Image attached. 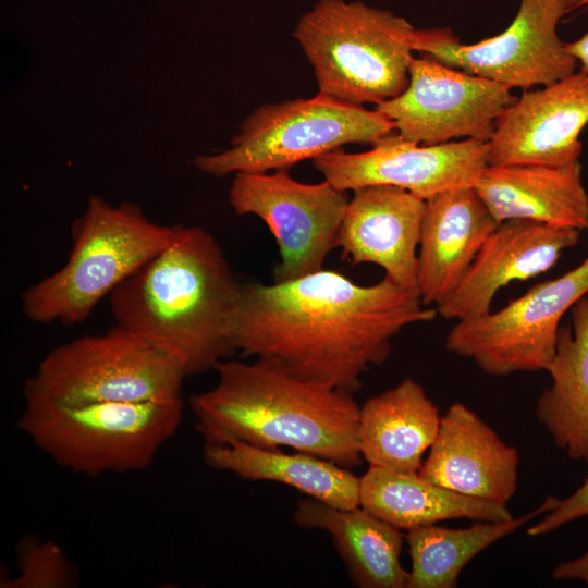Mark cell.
<instances>
[{"label":"cell","instance_id":"obj_1","mask_svg":"<svg viewBox=\"0 0 588 588\" xmlns=\"http://www.w3.org/2000/svg\"><path fill=\"white\" fill-rule=\"evenodd\" d=\"M418 293L384 277L360 285L333 270L242 285L233 346L271 357L294 375L355 393L362 376L390 356L405 327L434 320Z\"/></svg>","mask_w":588,"mask_h":588},{"label":"cell","instance_id":"obj_2","mask_svg":"<svg viewBox=\"0 0 588 588\" xmlns=\"http://www.w3.org/2000/svg\"><path fill=\"white\" fill-rule=\"evenodd\" d=\"M241 290L213 235L176 224L171 242L120 284L110 303L117 324L188 377L215 369L235 352Z\"/></svg>","mask_w":588,"mask_h":588},{"label":"cell","instance_id":"obj_3","mask_svg":"<svg viewBox=\"0 0 588 588\" xmlns=\"http://www.w3.org/2000/svg\"><path fill=\"white\" fill-rule=\"evenodd\" d=\"M217 383L189 399L205 444L235 442L359 466V406L353 393L303 379L279 360H222Z\"/></svg>","mask_w":588,"mask_h":588},{"label":"cell","instance_id":"obj_4","mask_svg":"<svg viewBox=\"0 0 588 588\" xmlns=\"http://www.w3.org/2000/svg\"><path fill=\"white\" fill-rule=\"evenodd\" d=\"M415 27L391 11L318 0L293 36L313 66L318 93L352 105H379L409 79Z\"/></svg>","mask_w":588,"mask_h":588},{"label":"cell","instance_id":"obj_5","mask_svg":"<svg viewBox=\"0 0 588 588\" xmlns=\"http://www.w3.org/2000/svg\"><path fill=\"white\" fill-rule=\"evenodd\" d=\"M174 225L150 221L133 204L88 199L72 226L68 261L22 294L25 316L35 322L75 324L172 240Z\"/></svg>","mask_w":588,"mask_h":588},{"label":"cell","instance_id":"obj_6","mask_svg":"<svg viewBox=\"0 0 588 588\" xmlns=\"http://www.w3.org/2000/svg\"><path fill=\"white\" fill-rule=\"evenodd\" d=\"M19 429L53 462L74 473L142 470L174 436L183 399L65 405L24 394Z\"/></svg>","mask_w":588,"mask_h":588},{"label":"cell","instance_id":"obj_7","mask_svg":"<svg viewBox=\"0 0 588 588\" xmlns=\"http://www.w3.org/2000/svg\"><path fill=\"white\" fill-rule=\"evenodd\" d=\"M394 130L376 108L352 105L317 94L254 110L240 125L231 147L197 156L194 166L210 175L265 173L289 169L346 144H376Z\"/></svg>","mask_w":588,"mask_h":588},{"label":"cell","instance_id":"obj_8","mask_svg":"<svg viewBox=\"0 0 588 588\" xmlns=\"http://www.w3.org/2000/svg\"><path fill=\"white\" fill-rule=\"evenodd\" d=\"M186 377L167 355L115 324L51 350L25 382L24 394L65 405L182 397Z\"/></svg>","mask_w":588,"mask_h":588},{"label":"cell","instance_id":"obj_9","mask_svg":"<svg viewBox=\"0 0 588 588\" xmlns=\"http://www.w3.org/2000/svg\"><path fill=\"white\" fill-rule=\"evenodd\" d=\"M587 293L588 255L574 269L537 283L503 308L456 321L445 348L490 376L547 370L563 316Z\"/></svg>","mask_w":588,"mask_h":588},{"label":"cell","instance_id":"obj_10","mask_svg":"<svg viewBox=\"0 0 588 588\" xmlns=\"http://www.w3.org/2000/svg\"><path fill=\"white\" fill-rule=\"evenodd\" d=\"M568 8L564 0H520L515 17L499 35L464 45L449 28H415L412 47L448 66L529 90L576 72L578 62L558 35Z\"/></svg>","mask_w":588,"mask_h":588},{"label":"cell","instance_id":"obj_11","mask_svg":"<svg viewBox=\"0 0 588 588\" xmlns=\"http://www.w3.org/2000/svg\"><path fill=\"white\" fill-rule=\"evenodd\" d=\"M229 200L236 215H254L269 228L280 254L273 282H283L323 269L326 258L338 247L350 197L326 180L306 184L281 169L235 173Z\"/></svg>","mask_w":588,"mask_h":588},{"label":"cell","instance_id":"obj_12","mask_svg":"<svg viewBox=\"0 0 588 588\" xmlns=\"http://www.w3.org/2000/svg\"><path fill=\"white\" fill-rule=\"evenodd\" d=\"M516 98L497 82L448 66L420 54L399 96L376 106L397 134L420 145L456 138L488 142L503 111Z\"/></svg>","mask_w":588,"mask_h":588},{"label":"cell","instance_id":"obj_13","mask_svg":"<svg viewBox=\"0 0 588 588\" xmlns=\"http://www.w3.org/2000/svg\"><path fill=\"white\" fill-rule=\"evenodd\" d=\"M313 166L342 191L391 185L427 200L449 189L475 186L488 166V142L467 138L420 145L390 133L367 151L340 148L313 159Z\"/></svg>","mask_w":588,"mask_h":588},{"label":"cell","instance_id":"obj_14","mask_svg":"<svg viewBox=\"0 0 588 588\" xmlns=\"http://www.w3.org/2000/svg\"><path fill=\"white\" fill-rule=\"evenodd\" d=\"M588 124V74L579 71L524 90L495 122L488 164L566 166L578 161Z\"/></svg>","mask_w":588,"mask_h":588},{"label":"cell","instance_id":"obj_15","mask_svg":"<svg viewBox=\"0 0 588 588\" xmlns=\"http://www.w3.org/2000/svg\"><path fill=\"white\" fill-rule=\"evenodd\" d=\"M353 192L338 233L342 257L352 265H378L396 285L419 294L417 249L426 200L391 185Z\"/></svg>","mask_w":588,"mask_h":588},{"label":"cell","instance_id":"obj_16","mask_svg":"<svg viewBox=\"0 0 588 588\" xmlns=\"http://www.w3.org/2000/svg\"><path fill=\"white\" fill-rule=\"evenodd\" d=\"M579 236L577 229L529 220L499 223L438 314L460 321L489 313L501 287L549 271Z\"/></svg>","mask_w":588,"mask_h":588},{"label":"cell","instance_id":"obj_17","mask_svg":"<svg viewBox=\"0 0 588 588\" xmlns=\"http://www.w3.org/2000/svg\"><path fill=\"white\" fill-rule=\"evenodd\" d=\"M519 455L473 409L453 403L419 476L467 497L506 505L517 489Z\"/></svg>","mask_w":588,"mask_h":588},{"label":"cell","instance_id":"obj_18","mask_svg":"<svg viewBox=\"0 0 588 588\" xmlns=\"http://www.w3.org/2000/svg\"><path fill=\"white\" fill-rule=\"evenodd\" d=\"M498 224L475 186L426 200L418 247V286L425 306L440 305L456 289Z\"/></svg>","mask_w":588,"mask_h":588},{"label":"cell","instance_id":"obj_19","mask_svg":"<svg viewBox=\"0 0 588 588\" xmlns=\"http://www.w3.org/2000/svg\"><path fill=\"white\" fill-rule=\"evenodd\" d=\"M475 189L498 223L529 220L588 230V194L578 161L566 166H487Z\"/></svg>","mask_w":588,"mask_h":588},{"label":"cell","instance_id":"obj_20","mask_svg":"<svg viewBox=\"0 0 588 588\" xmlns=\"http://www.w3.org/2000/svg\"><path fill=\"white\" fill-rule=\"evenodd\" d=\"M441 417L425 389L406 378L359 408L358 439L369 466L419 473L434 442Z\"/></svg>","mask_w":588,"mask_h":588},{"label":"cell","instance_id":"obj_21","mask_svg":"<svg viewBox=\"0 0 588 588\" xmlns=\"http://www.w3.org/2000/svg\"><path fill=\"white\" fill-rule=\"evenodd\" d=\"M293 519L299 527L330 535L356 587L406 588L401 529L360 506L340 509L309 497L297 501Z\"/></svg>","mask_w":588,"mask_h":588},{"label":"cell","instance_id":"obj_22","mask_svg":"<svg viewBox=\"0 0 588 588\" xmlns=\"http://www.w3.org/2000/svg\"><path fill=\"white\" fill-rule=\"evenodd\" d=\"M547 370L552 383L536 404L538 421L574 461L588 462V293L569 309Z\"/></svg>","mask_w":588,"mask_h":588},{"label":"cell","instance_id":"obj_23","mask_svg":"<svg viewBox=\"0 0 588 588\" xmlns=\"http://www.w3.org/2000/svg\"><path fill=\"white\" fill-rule=\"evenodd\" d=\"M359 506L401 530L451 518L499 522L513 518L506 505L464 495L418 473L369 466L359 477Z\"/></svg>","mask_w":588,"mask_h":588},{"label":"cell","instance_id":"obj_24","mask_svg":"<svg viewBox=\"0 0 588 588\" xmlns=\"http://www.w3.org/2000/svg\"><path fill=\"white\" fill-rule=\"evenodd\" d=\"M204 461L241 479L275 481L340 509L359 506V477L332 461L298 452L287 454L242 442L205 444Z\"/></svg>","mask_w":588,"mask_h":588},{"label":"cell","instance_id":"obj_25","mask_svg":"<svg viewBox=\"0 0 588 588\" xmlns=\"http://www.w3.org/2000/svg\"><path fill=\"white\" fill-rule=\"evenodd\" d=\"M558 499L547 497L534 511L507 520H480L468 528L427 525L407 530L405 537L412 568L406 588H454L462 569L477 554L511 535L535 517L554 509Z\"/></svg>","mask_w":588,"mask_h":588},{"label":"cell","instance_id":"obj_26","mask_svg":"<svg viewBox=\"0 0 588 588\" xmlns=\"http://www.w3.org/2000/svg\"><path fill=\"white\" fill-rule=\"evenodd\" d=\"M15 553L16 575L1 579L2 588H69L78 583L64 550L52 540L26 536L17 542Z\"/></svg>","mask_w":588,"mask_h":588},{"label":"cell","instance_id":"obj_27","mask_svg":"<svg viewBox=\"0 0 588 588\" xmlns=\"http://www.w3.org/2000/svg\"><path fill=\"white\" fill-rule=\"evenodd\" d=\"M586 515H588V477L573 494L562 500L558 499L554 509L528 528L527 534L534 537L547 535Z\"/></svg>","mask_w":588,"mask_h":588},{"label":"cell","instance_id":"obj_28","mask_svg":"<svg viewBox=\"0 0 588 588\" xmlns=\"http://www.w3.org/2000/svg\"><path fill=\"white\" fill-rule=\"evenodd\" d=\"M552 577L556 580L577 579L588 586V551L575 560L556 565L552 571Z\"/></svg>","mask_w":588,"mask_h":588},{"label":"cell","instance_id":"obj_29","mask_svg":"<svg viewBox=\"0 0 588 588\" xmlns=\"http://www.w3.org/2000/svg\"><path fill=\"white\" fill-rule=\"evenodd\" d=\"M566 48L580 64V71L588 74V32L577 40L566 42Z\"/></svg>","mask_w":588,"mask_h":588},{"label":"cell","instance_id":"obj_30","mask_svg":"<svg viewBox=\"0 0 588 588\" xmlns=\"http://www.w3.org/2000/svg\"><path fill=\"white\" fill-rule=\"evenodd\" d=\"M564 1L567 2L569 5L578 2V0H564Z\"/></svg>","mask_w":588,"mask_h":588},{"label":"cell","instance_id":"obj_31","mask_svg":"<svg viewBox=\"0 0 588 588\" xmlns=\"http://www.w3.org/2000/svg\"><path fill=\"white\" fill-rule=\"evenodd\" d=\"M588 3V0H578L577 4H586Z\"/></svg>","mask_w":588,"mask_h":588}]
</instances>
